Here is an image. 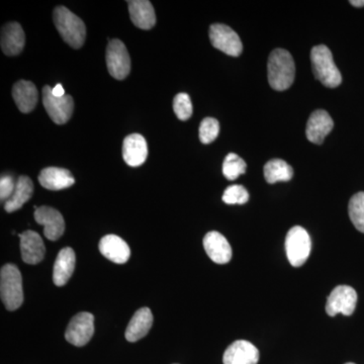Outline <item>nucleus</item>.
Returning a JSON list of instances; mask_svg holds the SVG:
<instances>
[{"mask_svg": "<svg viewBox=\"0 0 364 364\" xmlns=\"http://www.w3.org/2000/svg\"><path fill=\"white\" fill-rule=\"evenodd\" d=\"M268 81L272 88L277 91L289 90L296 77V66L291 53L284 49H275L268 59Z\"/></svg>", "mask_w": 364, "mask_h": 364, "instance_id": "f257e3e1", "label": "nucleus"}, {"mask_svg": "<svg viewBox=\"0 0 364 364\" xmlns=\"http://www.w3.org/2000/svg\"><path fill=\"white\" fill-rule=\"evenodd\" d=\"M53 20L62 39L74 49L85 44L86 28L85 23L65 6H58L53 13Z\"/></svg>", "mask_w": 364, "mask_h": 364, "instance_id": "f03ea898", "label": "nucleus"}, {"mask_svg": "<svg viewBox=\"0 0 364 364\" xmlns=\"http://www.w3.org/2000/svg\"><path fill=\"white\" fill-rule=\"evenodd\" d=\"M311 62L316 78L326 87L335 88L341 85V73L335 65L332 53L325 45H318L311 51Z\"/></svg>", "mask_w": 364, "mask_h": 364, "instance_id": "7ed1b4c3", "label": "nucleus"}, {"mask_svg": "<svg viewBox=\"0 0 364 364\" xmlns=\"http://www.w3.org/2000/svg\"><path fill=\"white\" fill-rule=\"evenodd\" d=\"M0 296L9 311H16L23 303V279L18 267L4 265L0 272Z\"/></svg>", "mask_w": 364, "mask_h": 364, "instance_id": "20e7f679", "label": "nucleus"}, {"mask_svg": "<svg viewBox=\"0 0 364 364\" xmlns=\"http://www.w3.org/2000/svg\"><path fill=\"white\" fill-rule=\"evenodd\" d=\"M312 241L304 228L296 226L287 232L286 250L287 259L294 267L305 264L310 256Z\"/></svg>", "mask_w": 364, "mask_h": 364, "instance_id": "39448f33", "label": "nucleus"}, {"mask_svg": "<svg viewBox=\"0 0 364 364\" xmlns=\"http://www.w3.org/2000/svg\"><path fill=\"white\" fill-rule=\"evenodd\" d=\"M107 65L109 73L117 80L128 77L131 71V58L122 41H109L107 48Z\"/></svg>", "mask_w": 364, "mask_h": 364, "instance_id": "423d86ee", "label": "nucleus"}, {"mask_svg": "<svg viewBox=\"0 0 364 364\" xmlns=\"http://www.w3.org/2000/svg\"><path fill=\"white\" fill-rule=\"evenodd\" d=\"M43 105L53 122L57 124H66L73 114L74 102L71 95L63 97L53 95L52 87L45 85L43 87Z\"/></svg>", "mask_w": 364, "mask_h": 364, "instance_id": "0eeeda50", "label": "nucleus"}, {"mask_svg": "<svg viewBox=\"0 0 364 364\" xmlns=\"http://www.w3.org/2000/svg\"><path fill=\"white\" fill-rule=\"evenodd\" d=\"M210 40L215 49L232 57L240 56L243 45L240 37L230 26L215 23L210 28Z\"/></svg>", "mask_w": 364, "mask_h": 364, "instance_id": "6e6552de", "label": "nucleus"}, {"mask_svg": "<svg viewBox=\"0 0 364 364\" xmlns=\"http://www.w3.org/2000/svg\"><path fill=\"white\" fill-rule=\"evenodd\" d=\"M356 303L358 294L355 289L348 286L336 287L328 296L326 312L331 317H335L338 314L351 316L355 311Z\"/></svg>", "mask_w": 364, "mask_h": 364, "instance_id": "1a4fd4ad", "label": "nucleus"}, {"mask_svg": "<svg viewBox=\"0 0 364 364\" xmlns=\"http://www.w3.org/2000/svg\"><path fill=\"white\" fill-rule=\"evenodd\" d=\"M95 334V317L92 314L81 312L74 316L67 327L65 338L74 346L82 347Z\"/></svg>", "mask_w": 364, "mask_h": 364, "instance_id": "9d476101", "label": "nucleus"}, {"mask_svg": "<svg viewBox=\"0 0 364 364\" xmlns=\"http://www.w3.org/2000/svg\"><path fill=\"white\" fill-rule=\"evenodd\" d=\"M35 220L38 224L44 226L45 237L49 240H58L65 231L63 215L51 207H35Z\"/></svg>", "mask_w": 364, "mask_h": 364, "instance_id": "9b49d317", "label": "nucleus"}, {"mask_svg": "<svg viewBox=\"0 0 364 364\" xmlns=\"http://www.w3.org/2000/svg\"><path fill=\"white\" fill-rule=\"evenodd\" d=\"M224 364H257L259 351L250 342L238 340L228 347L223 356Z\"/></svg>", "mask_w": 364, "mask_h": 364, "instance_id": "f8f14e48", "label": "nucleus"}, {"mask_svg": "<svg viewBox=\"0 0 364 364\" xmlns=\"http://www.w3.org/2000/svg\"><path fill=\"white\" fill-rule=\"evenodd\" d=\"M203 247L208 257L218 264H226L232 259L231 245L219 232H208L203 238Z\"/></svg>", "mask_w": 364, "mask_h": 364, "instance_id": "ddd939ff", "label": "nucleus"}, {"mask_svg": "<svg viewBox=\"0 0 364 364\" xmlns=\"http://www.w3.org/2000/svg\"><path fill=\"white\" fill-rule=\"evenodd\" d=\"M334 123L327 112L318 109L311 114L306 124V135L308 140L317 145L324 142L326 136L332 131Z\"/></svg>", "mask_w": 364, "mask_h": 364, "instance_id": "4468645a", "label": "nucleus"}, {"mask_svg": "<svg viewBox=\"0 0 364 364\" xmlns=\"http://www.w3.org/2000/svg\"><path fill=\"white\" fill-rule=\"evenodd\" d=\"M18 237L21 239V257L26 263L38 264L44 259L46 248L39 234L28 230Z\"/></svg>", "mask_w": 364, "mask_h": 364, "instance_id": "2eb2a0df", "label": "nucleus"}, {"mask_svg": "<svg viewBox=\"0 0 364 364\" xmlns=\"http://www.w3.org/2000/svg\"><path fill=\"white\" fill-rule=\"evenodd\" d=\"M26 35L20 23L16 21L6 23L1 30V50L7 56L21 54L25 47Z\"/></svg>", "mask_w": 364, "mask_h": 364, "instance_id": "dca6fc26", "label": "nucleus"}, {"mask_svg": "<svg viewBox=\"0 0 364 364\" xmlns=\"http://www.w3.org/2000/svg\"><path fill=\"white\" fill-rule=\"evenodd\" d=\"M123 157L129 166H141L148 157L145 138L140 134H131L126 136L123 144Z\"/></svg>", "mask_w": 364, "mask_h": 364, "instance_id": "f3484780", "label": "nucleus"}, {"mask_svg": "<svg viewBox=\"0 0 364 364\" xmlns=\"http://www.w3.org/2000/svg\"><path fill=\"white\" fill-rule=\"evenodd\" d=\"M100 251L105 258L117 264H124L131 256L128 244L117 235L105 236L100 242Z\"/></svg>", "mask_w": 364, "mask_h": 364, "instance_id": "a211bd4d", "label": "nucleus"}, {"mask_svg": "<svg viewBox=\"0 0 364 364\" xmlns=\"http://www.w3.org/2000/svg\"><path fill=\"white\" fill-rule=\"evenodd\" d=\"M75 261L73 249L65 247L60 251L53 270V282L57 287L65 286L70 279L75 269Z\"/></svg>", "mask_w": 364, "mask_h": 364, "instance_id": "6ab92c4d", "label": "nucleus"}, {"mask_svg": "<svg viewBox=\"0 0 364 364\" xmlns=\"http://www.w3.org/2000/svg\"><path fill=\"white\" fill-rule=\"evenodd\" d=\"M39 181L43 188L49 191H61L75 183V179L69 170L58 167L43 169L39 176Z\"/></svg>", "mask_w": 364, "mask_h": 364, "instance_id": "aec40b11", "label": "nucleus"}, {"mask_svg": "<svg viewBox=\"0 0 364 364\" xmlns=\"http://www.w3.org/2000/svg\"><path fill=\"white\" fill-rule=\"evenodd\" d=\"M132 23L142 30H151L156 23V14L152 4L147 0L128 1Z\"/></svg>", "mask_w": 364, "mask_h": 364, "instance_id": "412c9836", "label": "nucleus"}, {"mask_svg": "<svg viewBox=\"0 0 364 364\" xmlns=\"http://www.w3.org/2000/svg\"><path fill=\"white\" fill-rule=\"evenodd\" d=\"M13 97L18 109L23 114H28L38 104L37 87L31 81H18L13 87Z\"/></svg>", "mask_w": 364, "mask_h": 364, "instance_id": "4be33fe9", "label": "nucleus"}, {"mask_svg": "<svg viewBox=\"0 0 364 364\" xmlns=\"http://www.w3.org/2000/svg\"><path fill=\"white\" fill-rule=\"evenodd\" d=\"M153 324V315L149 308H142L134 314L124 336L130 342H136L144 338L150 331Z\"/></svg>", "mask_w": 364, "mask_h": 364, "instance_id": "5701e85b", "label": "nucleus"}, {"mask_svg": "<svg viewBox=\"0 0 364 364\" xmlns=\"http://www.w3.org/2000/svg\"><path fill=\"white\" fill-rule=\"evenodd\" d=\"M33 193V184L32 179L25 176L18 177L14 195L4 203V208H6V212L13 213L20 210L26 202L30 200Z\"/></svg>", "mask_w": 364, "mask_h": 364, "instance_id": "b1692460", "label": "nucleus"}, {"mask_svg": "<svg viewBox=\"0 0 364 364\" xmlns=\"http://www.w3.org/2000/svg\"><path fill=\"white\" fill-rule=\"evenodd\" d=\"M264 177L268 183L279 181H289L293 178L294 170L291 165L282 159H272L264 165Z\"/></svg>", "mask_w": 364, "mask_h": 364, "instance_id": "393cba45", "label": "nucleus"}, {"mask_svg": "<svg viewBox=\"0 0 364 364\" xmlns=\"http://www.w3.org/2000/svg\"><path fill=\"white\" fill-rule=\"evenodd\" d=\"M246 168H247L246 162L235 153L228 154L223 163V174L229 181H235L241 174L245 173Z\"/></svg>", "mask_w": 364, "mask_h": 364, "instance_id": "a878e982", "label": "nucleus"}, {"mask_svg": "<svg viewBox=\"0 0 364 364\" xmlns=\"http://www.w3.org/2000/svg\"><path fill=\"white\" fill-rule=\"evenodd\" d=\"M349 217L352 224L361 233H364V193L352 196L348 205Z\"/></svg>", "mask_w": 364, "mask_h": 364, "instance_id": "bb28decb", "label": "nucleus"}, {"mask_svg": "<svg viewBox=\"0 0 364 364\" xmlns=\"http://www.w3.org/2000/svg\"><path fill=\"white\" fill-rule=\"evenodd\" d=\"M220 124L214 117H205L200 126V140L203 144L214 142L219 136Z\"/></svg>", "mask_w": 364, "mask_h": 364, "instance_id": "cd10ccee", "label": "nucleus"}, {"mask_svg": "<svg viewBox=\"0 0 364 364\" xmlns=\"http://www.w3.org/2000/svg\"><path fill=\"white\" fill-rule=\"evenodd\" d=\"M173 111L181 121H188L193 116V104L188 93H178L174 97Z\"/></svg>", "mask_w": 364, "mask_h": 364, "instance_id": "c85d7f7f", "label": "nucleus"}, {"mask_svg": "<svg viewBox=\"0 0 364 364\" xmlns=\"http://www.w3.org/2000/svg\"><path fill=\"white\" fill-rule=\"evenodd\" d=\"M249 200L247 189L244 186H229L223 195V202L227 205H244Z\"/></svg>", "mask_w": 364, "mask_h": 364, "instance_id": "c756f323", "label": "nucleus"}, {"mask_svg": "<svg viewBox=\"0 0 364 364\" xmlns=\"http://www.w3.org/2000/svg\"><path fill=\"white\" fill-rule=\"evenodd\" d=\"M16 182H14L13 177L11 176H1L0 179V200L1 202H7L11 196L14 195V189H16Z\"/></svg>", "mask_w": 364, "mask_h": 364, "instance_id": "7c9ffc66", "label": "nucleus"}, {"mask_svg": "<svg viewBox=\"0 0 364 364\" xmlns=\"http://www.w3.org/2000/svg\"><path fill=\"white\" fill-rule=\"evenodd\" d=\"M52 93L54 97H65V90H64L63 86L62 85H57L54 88H52Z\"/></svg>", "mask_w": 364, "mask_h": 364, "instance_id": "2f4dec72", "label": "nucleus"}, {"mask_svg": "<svg viewBox=\"0 0 364 364\" xmlns=\"http://www.w3.org/2000/svg\"><path fill=\"white\" fill-rule=\"evenodd\" d=\"M350 4L355 7H363L364 6V0H354V1L352 0Z\"/></svg>", "mask_w": 364, "mask_h": 364, "instance_id": "473e14b6", "label": "nucleus"}, {"mask_svg": "<svg viewBox=\"0 0 364 364\" xmlns=\"http://www.w3.org/2000/svg\"><path fill=\"white\" fill-rule=\"evenodd\" d=\"M345 364H355V363H345Z\"/></svg>", "mask_w": 364, "mask_h": 364, "instance_id": "72a5a7b5", "label": "nucleus"}]
</instances>
